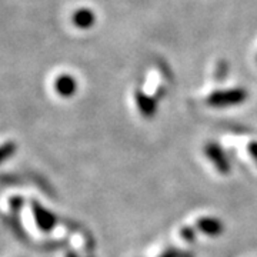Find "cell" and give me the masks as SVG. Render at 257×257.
I'll return each instance as SVG.
<instances>
[{"label":"cell","mask_w":257,"mask_h":257,"mask_svg":"<svg viewBox=\"0 0 257 257\" xmlns=\"http://www.w3.org/2000/svg\"><path fill=\"white\" fill-rule=\"evenodd\" d=\"M56 92L63 97H69L76 92V80L69 74H60L55 82Z\"/></svg>","instance_id":"cell-4"},{"label":"cell","mask_w":257,"mask_h":257,"mask_svg":"<svg viewBox=\"0 0 257 257\" xmlns=\"http://www.w3.org/2000/svg\"><path fill=\"white\" fill-rule=\"evenodd\" d=\"M196 227L199 231H202L203 234L206 236H211V237H216L223 233L224 230V226L219 219L216 217H202L199 219L197 223H196Z\"/></svg>","instance_id":"cell-3"},{"label":"cell","mask_w":257,"mask_h":257,"mask_svg":"<svg viewBox=\"0 0 257 257\" xmlns=\"http://www.w3.org/2000/svg\"><path fill=\"white\" fill-rule=\"evenodd\" d=\"M248 153L251 155V157L254 159V162L257 163V142H251L248 145Z\"/></svg>","instance_id":"cell-10"},{"label":"cell","mask_w":257,"mask_h":257,"mask_svg":"<svg viewBox=\"0 0 257 257\" xmlns=\"http://www.w3.org/2000/svg\"><path fill=\"white\" fill-rule=\"evenodd\" d=\"M180 234H182V237L187 243H193L196 240V230L193 229V227H183L182 231H180Z\"/></svg>","instance_id":"cell-9"},{"label":"cell","mask_w":257,"mask_h":257,"mask_svg":"<svg viewBox=\"0 0 257 257\" xmlns=\"http://www.w3.org/2000/svg\"><path fill=\"white\" fill-rule=\"evenodd\" d=\"M36 216H37V221H39V226H40L43 230H52V227L55 226V223H56L55 216H53L52 213H49V211L43 210L42 207H37Z\"/></svg>","instance_id":"cell-6"},{"label":"cell","mask_w":257,"mask_h":257,"mask_svg":"<svg viewBox=\"0 0 257 257\" xmlns=\"http://www.w3.org/2000/svg\"><path fill=\"white\" fill-rule=\"evenodd\" d=\"M204 153L220 175H229L231 166H230L229 157L221 146H219L217 143H209L204 147Z\"/></svg>","instance_id":"cell-2"},{"label":"cell","mask_w":257,"mask_h":257,"mask_svg":"<svg viewBox=\"0 0 257 257\" xmlns=\"http://www.w3.org/2000/svg\"><path fill=\"white\" fill-rule=\"evenodd\" d=\"M247 97V93L244 90H224V92H216L207 99V104L213 107H229L236 106Z\"/></svg>","instance_id":"cell-1"},{"label":"cell","mask_w":257,"mask_h":257,"mask_svg":"<svg viewBox=\"0 0 257 257\" xmlns=\"http://www.w3.org/2000/svg\"><path fill=\"white\" fill-rule=\"evenodd\" d=\"M67 257H77V256H76V254H69Z\"/></svg>","instance_id":"cell-11"},{"label":"cell","mask_w":257,"mask_h":257,"mask_svg":"<svg viewBox=\"0 0 257 257\" xmlns=\"http://www.w3.org/2000/svg\"><path fill=\"white\" fill-rule=\"evenodd\" d=\"M159 257H193L192 253H189V251H182V250H176V248H169V250H166L163 254H160Z\"/></svg>","instance_id":"cell-8"},{"label":"cell","mask_w":257,"mask_h":257,"mask_svg":"<svg viewBox=\"0 0 257 257\" xmlns=\"http://www.w3.org/2000/svg\"><path fill=\"white\" fill-rule=\"evenodd\" d=\"M73 23L76 26L86 28L90 23V13H89V10H77L73 15Z\"/></svg>","instance_id":"cell-7"},{"label":"cell","mask_w":257,"mask_h":257,"mask_svg":"<svg viewBox=\"0 0 257 257\" xmlns=\"http://www.w3.org/2000/svg\"><path fill=\"white\" fill-rule=\"evenodd\" d=\"M136 99H138L139 109L146 117L155 116V113H156V101L153 100V99H150V97H147L146 94H143V93H138Z\"/></svg>","instance_id":"cell-5"}]
</instances>
